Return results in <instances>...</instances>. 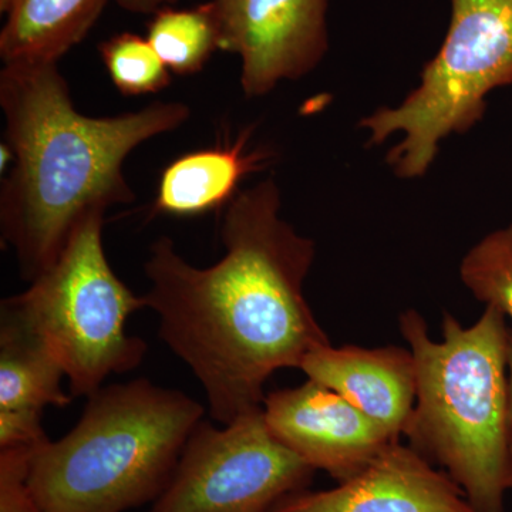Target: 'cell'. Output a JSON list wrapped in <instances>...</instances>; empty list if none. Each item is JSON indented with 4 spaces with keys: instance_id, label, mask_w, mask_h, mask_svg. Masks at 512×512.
<instances>
[{
    "instance_id": "6da1fadb",
    "label": "cell",
    "mask_w": 512,
    "mask_h": 512,
    "mask_svg": "<svg viewBox=\"0 0 512 512\" xmlns=\"http://www.w3.org/2000/svg\"><path fill=\"white\" fill-rule=\"evenodd\" d=\"M281 210V188L268 178L229 201L220 261L197 268L161 237L144 264V298L160 338L200 380L212 419L224 426L262 409L275 372L301 369L309 353L330 345L303 291L316 242Z\"/></svg>"
},
{
    "instance_id": "7a4b0ae2",
    "label": "cell",
    "mask_w": 512,
    "mask_h": 512,
    "mask_svg": "<svg viewBox=\"0 0 512 512\" xmlns=\"http://www.w3.org/2000/svg\"><path fill=\"white\" fill-rule=\"evenodd\" d=\"M0 107L15 156L0 188V232L29 282L56 261L87 212L136 200L124 161L191 116L181 101L120 116H84L57 63L5 64Z\"/></svg>"
},
{
    "instance_id": "3957f363",
    "label": "cell",
    "mask_w": 512,
    "mask_h": 512,
    "mask_svg": "<svg viewBox=\"0 0 512 512\" xmlns=\"http://www.w3.org/2000/svg\"><path fill=\"white\" fill-rule=\"evenodd\" d=\"M399 326L416 363V402L403 436L456 481L474 510L505 512L507 319L488 306L471 326L444 313L441 340L414 309Z\"/></svg>"
},
{
    "instance_id": "277c9868",
    "label": "cell",
    "mask_w": 512,
    "mask_h": 512,
    "mask_svg": "<svg viewBox=\"0 0 512 512\" xmlns=\"http://www.w3.org/2000/svg\"><path fill=\"white\" fill-rule=\"evenodd\" d=\"M204 407L147 379L100 387L79 423L35 451L29 484L42 512H126L154 503Z\"/></svg>"
},
{
    "instance_id": "5b68a950",
    "label": "cell",
    "mask_w": 512,
    "mask_h": 512,
    "mask_svg": "<svg viewBox=\"0 0 512 512\" xmlns=\"http://www.w3.org/2000/svg\"><path fill=\"white\" fill-rule=\"evenodd\" d=\"M448 3L446 37L419 84L396 106L379 107L357 124L367 147L397 138L386 164L402 180L429 173L441 144L473 130L488 96L512 86V0Z\"/></svg>"
},
{
    "instance_id": "8992f818",
    "label": "cell",
    "mask_w": 512,
    "mask_h": 512,
    "mask_svg": "<svg viewBox=\"0 0 512 512\" xmlns=\"http://www.w3.org/2000/svg\"><path fill=\"white\" fill-rule=\"evenodd\" d=\"M106 210L87 212L62 252L19 295L3 299L56 356L73 397H89L114 373L143 362L147 345L130 336L127 319L147 308L116 275L103 247Z\"/></svg>"
},
{
    "instance_id": "52a82bcc",
    "label": "cell",
    "mask_w": 512,
    "mask_h": 512,
    "mask_svg": "<svg viewBox=\"0 0 512 512\" xmlns=\"http://www.w3.org/2000/svg\"><path fill=\"white\" fill-rule=\"evenodd\" d=\"M315 473L275 439L262 409L224 429L202 420L150 512H269Z\"/></svg>"
},
{
    "instance_id": "ba28073f",
    "label": "cell",
    "mask_w": 512,
    "mask_h": 512,
    "mask_svg": "<svg viewBox=\"0 0 512 512\" xmlns=\"http://www.w3.org/2000/svg\"><path fill=\"white\" fill-rule=\"evenodd\" d=\"M220 50L241 59L248 99L311 74L329 52V0H211Z\"/></svg>"
},
{
    "instance_id": "9c48e42d",
    "label": "cell",
    "mask_w": 512,
    "mask_h": 512,
    "mask_svg": "<svg viewBox=\"0 0 512 512\" xmlns=\"http://www.w3.org/2000/svg\"><path fill=\"white\" fill-rule=\"evenodd\" d=\"M262 410L279 443L338 483L355 477L396 441L340 394L311 379L269 393Z\"/></svg>"
},
{
    "instance_id": "30bf717a",
    "label": "cell",
    "mask_w": 512,
    "mask_h": 512,
    "mask_svg": "<svg viewBox=\"0 0 512 512\" xmlns=\"http://www.w3.org/2000/svg\"><path fill=\"white\" fill-rule=\"evenodd\" d=\"M269 512L477 511L446 471L396 440L355 477L330 490L286 495Z\"/></svg>"
},
{
    "instance_id": "8fae6325",
    "label": "cell",
    "mask_w": 512,
    "mask_h": 512,
    "mask_svg": "<svg viewBox=\"0 0 512 512\" xmlns=\"http://www.w3.org/2000/svg\"><path fill=\"white\" fill-rule=\"evenodd\" d=\"M301 370L329 387L400 440L416 402V363L412 350L400 346L367 349L332 343L313 350Z\"/></svg>"
},
{
    "instance_id": "7c38bea8",
    "label": "cell",
    "mask_w": 512,
    "mask_h": 512,
    "mask_svg": "<svg viewBox=\"0 0 512 512\" xmlns=\"http://www.w3.org/2000/svg\"><path fill=\"white\" fill-rule=\"evenodd\" d=\"M252 130L254 126L245 128L234 143L194 151L168 164L158 183L154 212L195 217L229 204L241 181L274 158L265 147L249 150Z\"/></svg>"
},
{
    "instance_id": "4fadbf2b",
    "label": "cell",
    "mask_w": 512,
    "mask_h": 512,
    "mask_svg": "<svg viewBox=\"0 0 512 512\" xmlns=\"http://www.w3.org/2000/svg\"><path fill=\"white\" fill-rule=\"evenodd\" d=\"M109 0H0L5 64L57 63L96 25Z\"/></svg>"
},
{
    "instance_id": "5bb4252c",
    "label": "cell",
    "mask_w": 512,
    "mask_h": 512,
    "mask_svg": "<svg viewBox=\"0 0 512 512\" xmlns=\"http://www.w3.org/2000/svg\"><path fill=\"white\" fill-rule=\"evenodd\" d=\"M0 318V409L43 412L72 402L63 390V366L43 339L5 306Z\"/></svg>"
},
{
    "instance_id": "9a60e30c",
    "label": "cell",
    "mask_w": 512,
    "mask_h": 512,
    "mask_svg": "<svg viewBox=\"0 0 512 512\" xmlns=\"http://www.w3.org/2000/svg\"><path fill=\"white\" fill-rule=\"evenodd\" d=\"M147 40L170 72L188 76L204 69L220 50V28L211 2L195 9L164 8L154 13Z\"/></svg>"
},
{
    "instance_id": "2e32d148",
    "label": "cell",
    "mask_w": 512,
    "mask_h": 512,
    "mask_svg": "<svg viewBox=\"0 0 512 512\" xmlns=\"http://www.w3.org/2000/svg\"><path fill=\"white\" fill-rule=\"evenodd\" d=\"M458 274L478 302L512 323V222L488 232L468 249Z\"/></svg>"
},
{
    "instance_id": "e0dca14e",
    "label": "cell",
    "mask_w": 512,
    "mask_h": 512,
    "mask_svg": "<svg viewBox=\"0 0 512 512\" xmlns=\"http://www.w3.org/2000/svg\"><path fill=\"white\" fill-rule=\"evenodd\" d=\"M99 53L111 82L124 96H144L167 89L171 72L147 37L119 33L100 43Z\"/></svg>"
},
{
    "instance_id": "ac0fdd59",
    "label": "cell",
    "mask_w": 512,
    "mask_h": 512,
    "mask_svg": "<svg viewBox=\"0 0 512 512\" xmlns=\"http://www.w3.org/2000/svg\"><path fill=\"white\" fill-rule=\"evenodd\" d=\"M40 446L0 448V512H42L29 484L33 456Z\"/></svg>"
},
{
    "instance_id": "d6986e66",
    "label": "cell",
    "mask_w": 512,
    "mask_h": 512,
    "mask_svg": "<svg viewBox=\"0 0 512 512\" xmlns=\"http://www.w3.org/2000/svg\"><path fill=\"white\" fill-rule=\"evenodd\" d=\"M40 410L0 409V448L40 446L47 436Z\"/></svg>"
},
{
    "instance_id": "ffe728a7",
    "label": "cell",
    "mask_w": 512,
    "mask_h": 512,
    "mask_svg": "<svg viewBox=\"0 0 512 512\" xmlns=\"http://www.w3.org/2000/svg\"><path fill=\"white\" fill-rule=\"evenodd\" d=\"M505 481L507 490L512 491V328L508 335V407L505 427Z\"/></svg>"
},
{
    "instance_id": "44dd1931",
    "label": "cell",
    "mask_w": 512,
    "mask_h": 512,
    "mask_svg": "<svg viewBox=\"0 0 512 512\" xmlns=\"http://www.w3.org/2000/svg\"><path fill=\"white\" fill-rule=\"evenodd\" d=\"M120 8L133 13H157L158 10L174 5L178 0H114Z\"/></svg>"
}]
</instances>
